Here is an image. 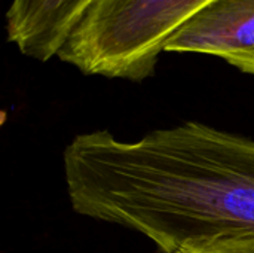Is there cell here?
Returning <instances> with one entry per match:
<instances>
[{
	"label": "cell",
	"mask_w": 254,
	"mask_h": 253,
	"mask_svg": "<svg viewBox=\"0 0 254 253\" xmlns=\"http://www.w3.org/2000/svg\"><path fill=\"white\" fill-rule=\"evenodd\" d=\"M64 173L74 212L137 231L162 253L254 236V140L201 122L137 142L79 134Z\"/></svg>",
	"instance_id": "6da1fadb"
},
{
	"label": "cell",
	"mask_w": 254,
	"mask_h": 253,
	"mask_svg": "<svg viewBox=\"0 0 254 253\" xmlns=\"http://www.w3.org/2000/svg\"><path fill=\"white\" fill-rule=\"evenodd\" d=\"M211 0H95L58 58L85 75L143 81L168 39Z\"/></svg>",
	"instance_id": "7a4b0ae2"
},
{
	"label": "cell",
	"mask_w": 254,
	"mask_h": 253,
	"mask_svg": "<svg viewBox=\"0 0 254 253\" xmlns=\"http://www.w3.org/2000/svg\"><path fill=\"white\" fill-rule=\"evenodd\" d=\"M164 51L214 55L254 76V0H211L168 39Z\"/></svg>",
	"instance_id": "3957f363"
},
{
	"label": "cell",
	"mask_w": 254,
	"mask_h": 253,
	"mask_svg": "<svg viewBox=\"0 0 254 253\" xmlns=\"http://www.w3.org/2000/svg\"><path fill=\"white\" fill-rule=\"evenodd\" d=\"M95 0H12L7 39L21 54L48 61L58 55L73 28Z\"/></svg>",
	"instance_id": "277c9868"
},
{
	"label": "cell",
	"mask_w": 254,
	"mask_h": 253,
	"mask_svg": "<svg viewBox=\"0 0 254 253\" xmlns=\"http://www.w3.org/2000/svg\"><path fill=\"white\" fill-rule=\"evenodd\" d=\"M190 253H254V236L220 240Z\"/></svg>",
	"instance_id": "5b68a950"
}]
</instances>
